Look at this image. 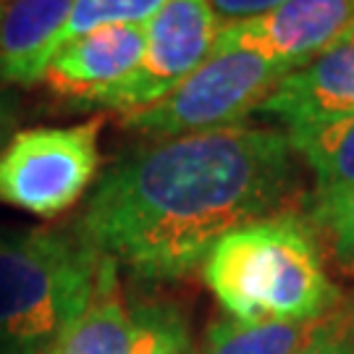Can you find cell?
Masks as SVG:
<instances>
[{
    "label": "cell",
    "mask_w": 354,
    "mask_h": 354,
    "mask_svg": "<svg viewBox=\"0 0 354 354\" xmlns=\"http://www.w3.org/2000/svg\"><path fill=\"white\" fill-rule=\"evenodd\" d=\"M297 194L289 137L226 127L124 155L92 192L76 234L142 281H176L231 231L283 213Z\"/></svg>",
    "instance_id": "cell-1"
},
{
    "label": "cell",
    "mask_w": 354,
    "mask_h": 354,
    "mask_svg": "<svg viewBox=\"0 0 354 354\" xmlns=\"http://www.w3.org/2000/svg\"><path fill=\"white\" fill-rule=\"evenodd\" d=\"M205 283L241 323H313L342 302L323 270L317 234L297 213L231 231L205 260Z\"/></svg>",
    "instance_id": "cell-2"
},
{
    "label": "cell",
    "mask_w": 354,
    "mask_h": 354,
    "mask_svg": "<svg viewBox=\"0 0 354 354\" xmlns=\"http://www.w3.org/2000/svg\"><path fill=\"white\" fill-rule=\"evenodd\" d=\"M100 252L76 231H0V354H42L84 310Z\"/></svg>",
    "instance_id": "cell-3"
},
{
    "label": "cell",
    "mask_w": 354,
    "mask_h": 354,
    "mask_svg": "<svg viewBox=\"0 0 354 354\" xmlns=\"http://www.w3.org/2000/svg\"><path fill=\"white\" fill-rule=\"evenodd\" d=\"M291 68L244 50H213L194 74L150 108L124 115V127L155 137H181L236 127L279 87Z\"/></svg>",
    "instance_id": "cell-4"
},
{
    "label": "cell",
    "mask_w": 354,
    "mask_h": 354,
    "mask_svg": "<svg viewBox=\"0 0 354 354\" xmlns=\"http://www.w3.org/2000/svg\"><path fill=\"white\" fill-rule=\"evenodd\" d=\"M102 121L39 127L13 134L0 150V203L55 218L79 203L100 165Z\"/></svg>",
    "instance_id": "cell-5"
},
{
    "label": "cell",
    "mask_w": 354,
    "mask_h": 354,
    "mask_svg": "<svg viewBox=\"0 0 354 354\" xmlns=\"http://www.w3.org/2000/svg\"><path fill=\"white\" fill-rule=\"evenodd\" d=\"M221 26L207 0H165L145 21L140 66L95 105L127 115L160 102L210 58Z\"/></svg>",
    "instance_id": "cell-6"
},
{
    "label": "cell",
    "mask_w": 354,
    "mask_h": 354,
    "mask_svg": "<svg viewBox=\"0 0 354 354\" xmlns=\"http://www.w3.org/2000/svg\"><path fill=\"white\" fill-rule=\"evenodd\" d=\"M354 32V0H286L247 21L223 24L213 50H244L297 71Z\"/></svg>",
    "instance_id": "cell-7"
},
{
    "label": "cell",
    "mask_w": 354,
    "mask_h": 354,
    "mask_svg": "<svg viewBox=\"0 0 354 354\" xmlns=\"http://www.w3.org/2000/svg\"><path fill=\"white\" fill-rule=\"evenodd\" d=\"M142 53L145 24L102 26L55 53L42 82L74 105H95L140 66Z\"/></svg>",
    "instance_id": "cell-8"
},
{
    "label": "cell",
    "mask_w": 354,
    "mask_h": 354,
    "mask_svg": "<svg viewBox=\"0 0 354 354\" xmlns=\"http://www.w3.org/2000/svg\"><path fill=\"white\" fill-rule=\"evenodd\" d=\"M260 111L286 129L354 113V32L320 58L281 79Z\"/></svg>",
    "instance_id": "cell-9"
},
{
    "label": "cell",
    "mask_w": 354,
    "mask_h": 354,
    "mask_svg": "<svg viewBox=\"0 0 354 354\" xmlns=\"http://www.w3.org/2000/svg\"><path fill=\"white\" fill-rule=\"evenodd\" d=\"M74 0H6L0 6V82L37 84L45 53L68 19Z\"/></svg>",
    "instance_id": "cell-10"
},
{
    "label": "cell",
    "mask_w": 354,
    "mask_h": 354,
    "mask_svg": "<svg viewBox=\"0 0 354 354\" xmlns=\"http://www.w3.org/2000/svg\"><path fill=\"white\" fill-rule=\"evenodd\" d=\"M129 349L131 307L121 289L115 260L102 254L84 310L45 354H129Z\"/></svg>",
    "instance_id": "cell-11"
},
{
    "label": "cell",
    "mask_w": 354,
    "mask_h": 354,
    "mask_svg": "<svg viewBox=\"0 0 354 354\" xmlns=\"http://www.w3.org/2000/svg\"><path fill=\"white\" fill-rule=\"evenodd\" d=\"M289 145L315 176V194L354 189V113L291 127Z\"/></svg>",
    "instance_id": "cell-12"
},
{
    "label": "cell",
    "mask_w": 354,
    "mask_h": 354,
    "mask_svg": "<svg viewBox=\"0 0 354 354\" xmlns=\"http://www.w3.org/2000/svg\"><path fill=\"white\" fill-rule=\"evenodd\" d=\"M315 323H241L236 317H218L205 330L197 354H297Z\"/></svg>",
    "instance_id": "cell-13"
},
{
    "label": "cell",
    "mask_w": 354,
    "mask_h": 354,
    "mask_svg": "<svg viewBox=\"0 0 354 354\" xmlns=\"http://www.w3.org/2000/svg\"><path fill=\"white\" fill-rule=\"evenodd\" d=\"M129 354H197L184 310L171 299H145L134 304Z\"/></svg>",
    "instance_id": "cell-14"
},
{
    "label": "cell",
    "mask_w": 354,
    "mask_h": 354,
    "mask_svg": "<svg viewBox=\"0 0 354 354\" xmlns=\"http://www.w3.org/2000/svg\"><path fill=\"white\" fill-rule=\"evenodd\" d=\"M163 3L165 0H74L66 24L53 37L50 48L45 53V68L53 61V55L64 45H68L71 39L89 35L95 29H102V26L145 24Z\"/></svg>",
    "instance_id": "cell-15"
},
{
    "label": "cell",
    "mask_w": 354,
    "mask_h": 354,
    "mask_svg": "<svg viewBox=\"0 0 354 354\" xmlns=\"http://www.w3.org/2000/svg\"><path fill=\"white\" fill-rule=\"evenodd\" d=\"M310 223L330 239V250L342 266L354 263V189L315 194Z\"/></svg>",
    "instance_id": "cell-16"
},
{
    "label": "cell",
    "mask_w": 354,
    "mask_h": 354,
    "mask_svg": "<svg viewBox=\"0 0 354 354\" xmlns=\"http://www.w3.org/2000/svg\"><path fill=\"white\" fill-rule=\"evenodd\" d=\"M297 354H354V304L320 317Z\"/></svg>",
    "instance_id": "cell-17"
},
{
    "label": "cell",
    "mask_w": 354,
    "mask_h": 354,
    "mask_svg": "<svg viewBox=\"0 0 354 354\" xmlns=\"http://www.w3.org/2000/svg\"><path fill=\"white\" fill-rule=\"evenodd\" d=\"M207 3L213 6L215 16L221 21L234 24V21H247L254 16H263V13L279 8L286 0H207Z\"/></svg>",
    "instance_id": "cell-18"
},
{
    "label": "cell",
    "mask_w": 354,
    "mask_h": 354,
    "mask_svg": "<svg viewBox=\"0 0 354 354\" xmlns=\"http://www.w3.org/2000/svg\"><path fill=\"white\" fill-rule=\"evenodd\" d=\"M8 129H11V111L0 100V150L8 145Z\"/></svg>",
    "instance_id": "cell-19"
},
{
    "label": "cell",
    "mask_w": 354,
    "mask_h": 354,
    "mask_svg": "<svg viewBox=\"0 0 354 354\" xmlns=\"http://www.w3.org/2000/svg\"><path fill=\"white\" fill-rule=\"evenodd\" d=\"M3 3H6V0H0V6H3Z\"/></svg>",
    "instance_id": "cell-20"
},
{
    "label": "cell",
    "mask_w": 354,
    "mask_h": 354,
    "mask_svg": "<svg viewBox=\"0 0 354 354\" xmlns=\"http://www.w3.org/2000/svg\"><path fill=\"white\" fill-rule=\"evenodd\" d=\"M352 270H354V263H352Z\"/></svg>",
    "instance_id": "cell-21"
}]
</instances>
